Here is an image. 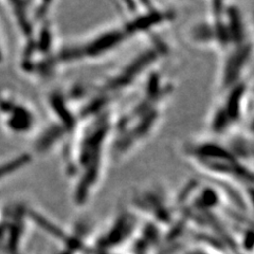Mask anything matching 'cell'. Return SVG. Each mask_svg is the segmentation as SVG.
I'll use <instances>...</instances> for the list:
<instances>
[{
  "label": "cell",
  "instance_id": "cell-3",
  "mask_svg": "<svg viewBox=\"0 0 254 254\" xmlns=\"http://www.w3.org/2000/svg\"><path fill=\"white\" fill-rule=\"evenodd\" d=\"M182 152L190 162L211 176L252 188V168L247 164L249 161L238 156L229 142L193 140L186 143Z\"/></svg>",
  "mask_w": 254,
  "mask_h": 254
},
{
  "label": "cell",
  "instance_id": "cell-2",
  "mask_svg": "<svg viewBox=\"0 0 254 254\" xmlns=\"http://www.w3.org/2000/svg\"><path fill=\"white\" fill-rule=\"evenodd\" d=\"M148 28L139 13L114 27L103 29L82 39L61 46L43 65V73L68 69L85 63L101 61L120 49L130 39L148 33Z\"/></svg>",
  "mask_w": 254,
  "mask_h": 254
},
{
  "label": "cell",
  "instance_id": "cell-1",
  "mask_svg": "<svg viewBox=\"0 0 254 254\" xmlns=\"http://www.w3.org/2000/svg\"><path fill=\"white\" fill-rule=\"evenodd\" d=\"M173 84L154 70L144 79L137 99L119 116H114L109 157L120 162L152 138L162 120Z\"/></svg>",
  "mask_w": 254,
  "mask_h": 254
},
{
  "label": "cell",
  "instance_id": "cell-4",
  "mask_svg": "<svg viewBox=\"0 0 254 254\" xmlns=\"http://www.w3.org/2000/svg\"><path fill=\"white\" fill-rule=\"evenodd\" d=\"M13 114L10 120V127L15 131H27L32 128L34 124V116L32 115L27 107H11Z\"/></svg>",
  "mask_w": 254,
  "mask_h": 254
}]
</instances>
